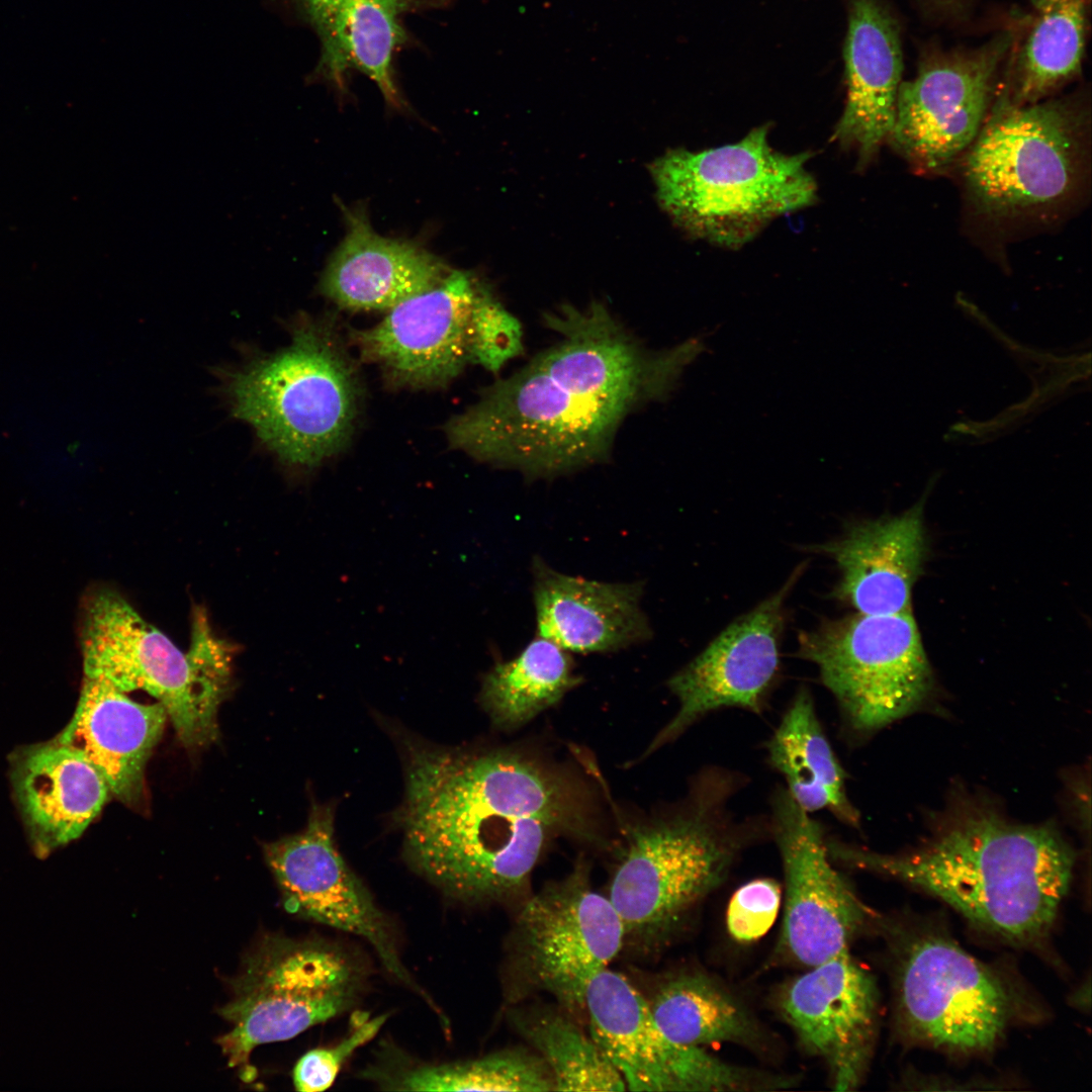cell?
<instances>
[{"mask_svg":"<svg viewBox=\"0 0 1092 1092\" xmlns=\"http://www.w3.org/2000/svg\"><path fill=\"white\" fill-rule=\"evenodd\" d=\"M559 341L445 425L449 445L527 478L606 461L626 417L668 395L699 354L696 340L650 350L600 302L544 314Z\"/></svg>","mask_w":1092,"mask_h":1092,"instance_id":"6da1fadb","label":"cell"},{"mask_svg":"<svg viewBox=\"0 0 1092 1092\" xmlns=\"http://www.w3.org/2000/svg\"><path fill=\"white\" fill-rule=\"evenodd\" d=\"M585 817L572 784L523 754L408 748L400 814L405 855L454 899L521 894L552 838L589 835Z\"/></svg>","mask_w":1092,"mask_h":1092,"instance_id":"7a4b0ae2","label":"cell"},{"mask_svg":"<svg viewBox=\"0 0 1092 1092\" xmlns=\"http://www.w3.org/2000/svg\"><path fill=\"white\" fill-rule=\"evenodd\" d=\"M838 863L932 894L1013 942L1050 930L1068 893L1075 854L1049 824H1020L978 802L953 807L918 846L886 854L826 839Z\"/></svg>","mask_w":1092,"mask_h":1092,"instance_id":"3957f363","label":"cell"},{"mask_svg":"<svg viewBox=\"0 0 1092 1092\" xmlns=\"http://www.w3.org/2000/svg\"><path fill=\"white\" fill-rule=\"evenodd\" d=\"M738 787L734 774L712 767L685 810L628 830L608 895L625 942L649 947L662 941L725 881L756 833L728 810Z\"/></svg>","mask_w":1092,"mask_h":1092,"instance_id":"277c9868","label":"cell"},{"mask_svg":"<svg viewBox=\"0 0 1092 1092\" xmlns=\"http://www.w3.org/2000/svg\"><path fill=\"white\" fill-rule=\"evenodd\" d=\"M768 133L762 125L733 144L656 159L649 169L662 209L691 237L738 249L775 218L813 204L810 153H782Z\"/></svg>","mask_w":1092,"mask_h":1092,"instance_id":"5b68a950","label":"cell"},{"mask_svg":"<svg viewBox=\"0 0 1092 1092\" xmlns=\"http://www.w3.org/2000/svg\"><path fill=\"white\" fill-rule=\"evenodd\" d=\"M82 647L85 676L104 679L126 694L141 690L154 697L185 746L200 747L216 738L231 651L204 614L195 616L191 645L183 652L121 596L101 590L86 607Z\"/></svg>","mask_w":1092,"mask_h":1092,"instance_id":"8992f818","label":"cell"},{"mask_svg":"<svg viewBox=\"0 0 1092 1092\" xmlns=\"http://www.w3.org/2000/svg\"><path fill=\"white\" fill-rule=\"evenodd\" d=\"M230 391L236 417L283 462L312 468L348 443L361 389L336 334L306 324L285 349L235 374Z\"/></svg>","mask_w":1092,"mask_h":1092,"instance_id":"52a82bcc","label":"cell"},{"mask_svg":"<svg viewBox=\"0 0 1092 1092\" xmlns=\"http://www.w3.org/2000/svg\"><path fill=\"white\" fill-rule=\"evenodd\" d=\"M1089 114L1076 97L1018 104L1004 84L972 145L965 179L971 198L994 218L1041 217L1082 186Z\"/></svg>","mask_w":1092,"mask_h":1092,"instance_id":"ba28073f","label":"cell"},{"mask_svg":"<svg viewBox=\"0 0 1092 1092\" xmlns=\"http://www.w3.org/2000/svg\"><path fill=\"white\" fill-rule=\"evenodd\" d=\"M365 971L355 954L328 940L263 938L233 981V999L219 1009L233 1026L217 1039L229 1066L250 1072L257 1045L292 1038L348 1011Z\"/></svg>","mask_w":1092,"mask_h":1092,"instance_id":"9c48e42d","label":"cell"},{"mask_svg":"<svg viewBox=\"0 0 1092 1092\" xmlns=\"http://www.w3.org/2000/svg\"><path fill=\"white\" fill-rule=\"evenodd\" d=\"M799 655L814 663L850 728L874 732L914 712L931 669L911 610L853 616L802 633Z\"/></svg>","mask_w":1092,"mask_h":1092,"instance_id":"30bf717a","label":"cell"},{"mask_svg":"<svg viewBox=\"0 0 1092 1092\" xmlns=\"http://www.w3.org/2000/svg\"><path fill=\"white\" fill-rule=\"evenodd\" d=\"M589 1034L631 1091L748 1092L791 1087L794 1079L727 1063L705 1048L676 1043L657 1025L648 1000L608 968L587 985Z\"/></svg>","mask_w":1092,"mask_h":1092,"instance_id":"8fae6325","label":"cell"},{"mask_svg":"<svg viewBox=\"0 0 1092 1092\" xmlns=\"http://www.w3.org/2000/svg\"><path fill=\"white\" fill-rule=\"evenodd\" d=\"M625 944V930L608 896L595 891L583 863L528 899L515 921L512 960L533 991L582 1010L590 980Z\"/></svg>","mask_w":1092,"mask_h":1092,"instance_id":"7c38bea8","label":"cell"},{"mask_svg":"<svg viewBox=\"0 0 1092 1092\" xmlns=\"http://www.w3.org/2000/svg\"><path fill=\"white\" fill-rule=\"evenodd\" d=\"M896 982L903 1030L935 1048L987 1051L1011 1015V997L1000 978L944 936L927 934L910 942Z\"/></svg>","mask_w":1092,"mask_h":1092,"instance_id":"4fadbf2b","label":"cell"},{"mask_svg":"<svg viewBox=\"0 0 1092 1092\" xmlns=\"http://www.w3.org/2000/svg\"><path fill=\"white\" fill-rule=\"evenodd\" d=\"M1016 42L1013 29L973 49L925 57L902 81L888 142L914 166L940 170L978 135L996 96L1004 61Z\"/></svg>","mask_w":1092,"mask_h":1092,"instance_id":"5bb4252c","label":"cell"},{"mask_svg":"<svg viewBox=\"0 0 1092 1092\" xmlns=\"http://www.w3.org/2000/svg\"><path fill=\"white\" fill-rule=\"evenodd\" d=\"M768 828L786 890L778 953L808 969L849 950L871 913L833 867L823 828L786 789L774 796Z\"/></svg>","mask_w":1092,"mask_h":1092,"instance_id":"9a60e30c","label":"cell"},{"mask_svg":"<svg viewBox=\"0 0 1092 1092\" xmlns=\"http://www.w3.org/2000/svg\"><path fill=\"white\" fill-rule=\"evenodd\" d=\"M285 909L365 939L385 970L436 1009L404 967L385 914L346 864L334 841V815L315 805L299 833L265 846Z\"/></svg>","mask_w":1092,"mask_h":1092,"instance_id":"2e32d148","label":"cell"},{"mask_svg":"<svg viewBox=\"0 0 1092 1092\" xmlns=\"http://www.w3.org/2000/svg\"><path fill=\"white\" fill-rule=\"evenodd\" d=\"M483 284L452 271L435 287L388 310L352 339L361 358L377 365L389 384L443 387L472 364L473 312Z\"/></svg>","mask_w":1092,"mask_h":1092,"instance_id":"e0dca14e","label":"cell"},{"mask_svg":"<svg viewBox=\"0 0 1092 1092\" xmlns=\"http://www.w3.org/2000/svg\"><path fill=\"white\" fill-rule=\"evenodd\" d=\"M795 576L775 595L727 626L673 674L668 688L678 710L648 751L673 740L709 712L737 707L761 713L779 668L783 604Z\"/></svg>","mask_w":1092,"mask_h":1092,"instance_id":"ac0fdd59","label":"cell"},{"mask_svg":"<svg viewBox=\"0 0 1092 1092\" xmlns=\"http://www.w3.org/2000/svg\"><path fill=\"white\" fill-rule=\"evenodd\" d=\"M777 1007L802 1048L824 1062L833 1090H855L872 1054L877 990L849 950L788 981Z\"/></svg>","mask_w":1092,"mask_h":1092,"instance_id":"d6986e66","label":"cell"},{"mask_svg":"<svg viewBox=\"0 0 1092 1092\" xmlns=\"http://www.w3.org/2000/svg\"><path fill=\"white\" fill-rule=\"evenodd\" d=\"M846 98L833 140L867 166L888 142L903 76L899 23L883 0H848Z\"/></svg>","mask_w":1092,"mask_h":1092,"instance_id":"ffe728a7","label":"cell"},{"mask_svg":"<svg viewBox=\"0 0 1092 1092\" xmlns=\"http://www.w3.org/2000/svg\"><path fill=\"white\" fill-rule=\"evenodd\" d=\"M537 634L566 651L611 652L648 640L643 583L571 576L533 560Z\"/></svg>","mask_w":1092,"mask_h":1092,"instance_id":"44dd1931","label":"cell"},{"mask_svg":"<svg viewBox=\"0 0 1092 1092\" xmlns=\"http://www.w3.org/2000/svg\"><path fill=\"white\" fill-rule=\"evenodd\" d=\"M278 1L316 33L321 56L315 76L343 89L346 74L356 70L377 85L389 105L403 107L392 70L393 55L406 39L401 16L432 0Z\"/></svg>","mask_w":1092,"mask_h":1092,"instance_id":"7402d4cb","label":"cell"},{"mask_svg":"<svg viewBox=\"0 0 1092 1092\" xmlns=\"http://www.w3.org/2000/svg\"><path fill=\"white\" fill-rule=\"evenodd\" d=\"M168 715L160 704H142L110 682L84 677L75 713L57 740L85 755L110 793L132 806L144 794L145 769Z\"/></svg>","mask_w":1092,"mask_h":1092,"instance_id":"603a6c76","label":"cell"},{"mask_svg":"<svg viewBox=\"0 0 1092 1092\" xmlns=\"http://www.w3.org/2000/svg\"><path fill=\"white\" fill-rule=\"evenodd\" d=\"M347 234L320 282L322 293L351 310H389L438 285L444 265L418 245L376 234L360 208L342 205Z\"/></svg>","mask_w":1092,"mask_h":1092,"instance_id":"cb8c5ba5","label":"cell"},{"mask_svg":"<svg viewBox=\"0 0 1092 1092\" xmlns=\"http://www.w3.org/2000/svg\"><path fill=\"white\" fill-rule=\"evenodd\" d=\"M820 551L836 562L840 571L837 595L857 613L909 611L925 552L921 510L853 526Z\"/></svg>","mask_w":1092,"mask_h":1092,"instance_id":"d4e9b609","label":"cell"},{"mask_svg":"<svg viewBox=\"0 0 1092 1092\" xmlns=\"http://www.w3.org/2000/svg\"><path fill=\"white\" fill-rule=\"evenodd\" d=\"M13 785L40 853L81 836L110 794L94 764L57 739L27 747L17 754Z\"/></svg>","mask_w":1092,"mask_h":1092,"instance_id":"484cf974","label":"cell"},{"mask_svg":"<svg viewBox=\"0 0 1092 1092\" xmlns=\"http://www.w3.org/2000/svg\"><path fill=\"white\" fill-rule=\"evenodd\" d=\"M767 752L770 764L786 780V790L803 810H829L844 824L858 826L859 814L846 795V774L808 690H800L793 699L767 743Z\"/></svg>","mask_w":1092,"mask_h":1092,"instance_id":"4316f807","label":"cell"},{"mask_svg":"<svg viewBox=\"0 0 1092 1092\" xmlns=\"http://www.w3.org/2000/svg\"><path fill=\"white\" fill-rule=\"evenodd\" d=\"M1032 17L1026 37L1011 52L1012 101L1030 104L1046 99L1081 72L1088 28L1089 0H1030Z\"/></svg>","mask_w":1092,"mask_h":1092,"instance_id":"83f0119b","label":"cell"},{"mask_svg":"<svg viewBox=\"0 0 1092 1092\" xmlns=\"http://www.w3.org/2000/svg\"><path fill=\"white\" fill-rule=\"evenodd\" d=\"M648 1003L657 1025L676 1043L700 1048L733 1043L751 1050L764 1044V1034L751 1012L705 973L672 976Z\"/></svg>","mask_w":1092,"mask_h":1092,"instance_id":"f1b7e54d","label":"cell"},{"mask_svg":"<svg viewBox=\"0 0 1092 1092\" xmlns=\"http://www.w3.org/2000/svg\"><path fill=\"white\" fill-rule=\"evenodd\" d=\"M377 1066L363 1077L382 1089L397 1091H554L552 1075L538 1055L518 1050L442 1064L398 1059Z\"/></svg>","mask_w":1092,"mask_h":1092,"instance_id":"f546056e","label":"cell"},{"mask_svg":"<svg viewBox=\"0 0 1092 1092\" xmlns=\"http://www.w3.org/2000/svg\"><path fill=\"white\" fill-rule=\"evenodd\" d=\"M580 680L568 651L538 635L485 674L480 698L493 723L512 729L555 705Z\"/></svg>","mask_w":1092,"mask_h":1092,"instance_id":"4dcf8cb0","label":"cell"},{"mask_svg":"<svg viewBox=\"0 0 1092 1092\" xmlns=\"http://www.w3.org/2000/svg\"><path fill=\"white\" fill-rule=\"evenodd\" d=\"M519 1032L549 1069L554 1091H624L625 1082L590 1034L553 1011L514 1017Z\"/></svg>","mask_w":1092,"mask_h":1092,"instance_id":"1f68e13d","label":"cell"},{"mask_svg":"<svg viewBox=\"0 0 1092 1092\" xmlns=\"http://www.w3.org/2000/svg\"><path fill=\"white\" fill-rule=\"evenodd\" d=\"M523 349L521 323L483 285L473 312L472 364L496 373Z\"/></svg>","mask_w":1092,"mask_h":1092,"instance_id":"d6a6232c","label":"cell"},{"mask_svg":"<svg viewBox=\"0 0 1092 1092\" xmlns=\"http://www.w3.org/2000/svg\"><path fill=\"white\" fill-rule=\"evenodd\" d=\"M387 1014L370 1018L366 1012L354 1013L348 1034L332 1046L305 1053L293 1069V1084L300 1092L329 1089L344 1063L361 1046L372 1040L385 1023Z\"/></svg>","mask_w":1092,"mask_h":1092,"instance_id":"836d02e7","label":"cell"},{"mask_svg":"<svg viewBox=\"0 0 1092 1092\" xmlns=\"http://www.w3.org/2000/svg\"><path fill=\"white\" fill-rule=\"evenodd\" d=\"M781 900V887L771 879H755L739 887L726 911L729 935L739 943L761 938L774 925Z\"/></svg>","mask_w":1092,"mask_h":1092,"instance_id":"e575fe53","label":"cell"},{"mask_svg":"<svg viewBox=\"0 0 1092 1092\" xmlns=\"http://www.w3.org/2000/svg\"><path fill=\"white\" fill-rule=\"evenodd\" d=\"M924 3L940 11H956L961 0H922Z\"/></svg>","mask_w":1092,"mask_h":1092,"instance_id":"d590c367","label":"cell"}]
</instances>
